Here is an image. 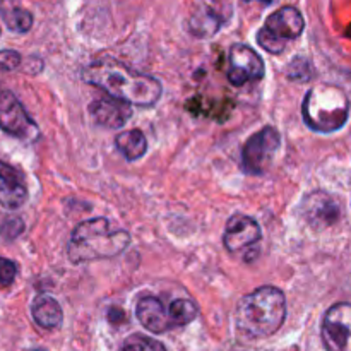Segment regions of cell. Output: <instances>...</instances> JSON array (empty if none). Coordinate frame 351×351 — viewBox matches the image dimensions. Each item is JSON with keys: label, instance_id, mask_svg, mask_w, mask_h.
Segmentation results:
<instances>
[{"label": "cell", "instance_id": "obj_1", "mask_svg": "<svg viewBox=\"0 0 351 351\" xmlns=\"http://www.w3.org/2000/svg\"><path fill=\"white\" fill-rule=\"evenodd\" d=\"M84 81L134 106H153L163 91L161 82L153 75L130 71L112 57L91 62L84 71Z\"/></svg>", "mask_w": 351, "mask_h": 351}, {"label": "cell", "instance_id": "obj_2", "mask_svg": "<svg viewBox=\"0 0 351 351\" xmlns=\"http://www.w3.org/2000/svg\"><path fill=\"white\" fill-rule=\"evenodd\" d=\"M287 319V298L280 288L261 287L239 302L237 329L243 336L263 339L273 336Z\"/></svg>", "mask_w": 351, "mask_h": 351}, {"label": "cell", "instance_id": "obj_3", "mask_svg": "<svg viewBox=\"0 0 351 351\" xmlns=\"http://www.w3.org/2000/svg\"><path fill=\"white\" fill-rule=\"evenodd\" d=\"M129 243L130 235L125 230H110L108 219L93 218L75 226L67 254L72 263L108 259L122 254Z\"/></svg>", "mask_w": 351, "mask_h": 351}, {"label": "cell", "instance_id": "obj_4", "mask_svg": "<svg viewBox=\"0 0 351 351\" xmlns=\"http://www.w3.org/2000/svg\"><path fill=\"white\" fill-rule=\"evenodd\" d=\"M350 101L343 89L332 84H317L305 95L302 115L312 130L331 134L341 129L348 120Z\"/></svg>", "mask_w": 351, "mask_h": 351}, {"label": "cell", "instance_id": "obj_5", "mask_svg": "<svg viewBox=\"0 0 351 351\" xmlns=\"http://www.w3.org/2000/svg\"><path fill=\"white\" fill-rule=\"evenodd\" d=\"M305 21L300 10L287 5L267 17L263 29L257 33V43L269 53H281L290 41L304 33Z\"/></svg>", "mask_w": 351, "mask_h": 351}, {"label": "cell", "instance_id": "obj_6", "mask_svg": "<svg viewBox=\"0 0 351 351\" xmlns=\"http://www.w3.org/2000/svg\"><path fill=\"white\" fill-rule=\"evenodd\" d=\"M281 137L274 127H264L243 144L242 168L250 175H263L280 149Z\"/></svg>", "mask_w": 351, "mask_h": 351}, {"label": "cell", "instance_id": "obj_7", "mask_svg": "<svg viewBox=\"0 0 351 351\" xmlns=\"http://www.w3.org/2000/svg\"><path fill=\"white\" fill-rule=\"evenodd\" d=\"M321 336L328 351H351V304L341 302L326 312Z\"/></svg>", "mask_w": 351, "mask_h": 351}, {"label": "cell", "instance_id": "obj_8", "mask_svg": "<svg viewBox=\"0 0 351 351\" xmlns=\"http://www.w3.org/2000/svg\"><path fill=\"white\" fill-rule=\"evenodd\" d=\"M0 129L26 141L38 136V125L10 91H0Z\"/></svg>", "mask_w": 351, "mask_h": 351}, {"label": "cell", "instance_id": "obj_9", "mask_svg": "<svg viewBox=\"0 0 351 351\" xmlns=\"http://www.w3.org/2000/svg\"><path fill=\"white\" fill-rule=\"evenodd\" d=\"M264 75V62L250 47L237 43L228 53V81L233 86H243L259 81Z\"/></svg>", "mask_w": 351, "mask_h": 351}, {"label": "cell", "instance_id": "obj_10", "mask_svg": "<svg viewBox=\"0 0 351 351\" xmlns=\"http://www.w3.org/2000/svg\"><path fill=\"white\" fill-rule=\"evenodd\" d=\"M132 106L134 105L123 99L108 95L106 98L95 99L89 105V113L98 125L106 127V129H120L132 115Z\"/></svg>", "mask_w": 351, "mask_h": 351}, {"label": "cell", "instance_id": "obj_11", "mask_svg": "<svg viewBox=\"0 0 351 351\" xmlns=\"http://www.w3.org/2000/svg\"><path fill=\"white\" fill-rule=\"evenodd\" d=\"M261 240V226L256 219L243 215H235L228 219L223 242L228 252H239Z\"/></svg>", "mask_w": 351, "mask_h": 351}, {"label": "cell", "instance_id": "obj_12", "mask_svg": "<svg viewBox=\"0 0 351 351\" xmlns=\"http://www.w3.org/2000/svg\"><path fill=\"white\" fill-rule=\"evenodd\" d=\"M26 199L27 189L24 175L12 165L0 161V204L5 209H19Z\"/></svg>", "mask_w": 351, "mask_h": 351}, {"label": "cell", "instance_id": "obj_13", "mask_svg": "<svg viewBox=\"0 0 351 351\" xmlns=\"http://www.w3.org/2000/svg\"><path fill=\"white\" fill-rule=\"evenodd\" d=\"M304 213L307 216L308 223L312 226H317V228L335 225L339 219V215H341L338 202L322 191L314 192V194L305 199Z\"/></svg>", "mask_w": 351, "mask_h": 351}, {"label": "cell", "instance_id": "obj_14", "mask_svg": "<svg viewBox=\"0 0 351 351\" xmlns=\"http://www.w3.org/2000/svg\"><path fill=\"white\" fill-rule=\"evenodd\" d=\"M136 315L141 324L151 332H167L168 329L175 328L170 319V312L165 308L163 302L156 297H144L137 302Z\"/></svg>", "mask_w": 351, "mask_h": 351}, {"label": "cell", "instance_id": "obj_15", "mask_svg": "<svg viewBox=\"0 0 351 351\" xmlns=\"http://www.w3.org/2000/svg\"><path fill=\"white\" fill-rule=\"evenodd\" d=\"M31 314L34 322L43 329H55L64 321V312L58 302L48 295H40L31 305Z\"/></svg>", "mask_w": 351, "mask_h": 351}, {"label": "cell", "instance_id": "obj_16", "mask_svg": "<svg viewBox=\"0 0 351 351\" xmlns=\"http://www.w3.org/2000/svg\"><path fill=\"white\" fill-rule=\"evenodd\" d=\"M221 17L209 5H201L192 12L189 19V31L197 38H211L221 27Z\"/></svg>", "mask_w": 351, "mask_h": 351}, {"label": "cell", "instance_id": "obj_17", "mask_svg": "<svg viewBox=\"0 0 351 351\" xmlns=\"http://www.w3.org/2000/svg\"><path fill=\"white\" fill-rule=\"evenodd\" d=\"M0 16L14 33H27L33 26V14L17 5L16 0H0Z\"/></svg>", "mask_w": 351, "mask_h": 351}, {"label": "cell", "instance_id": "obj_18", "mask_svg": "<svg viewBox=\"0 0 351 351\" xmlns=\"http://www.w3.org/2000/svg\"><path fill=\"white\" fill-rule=\"evenodd\" d=\"M115 144L120 153L123 154V158L129 161L141 160L147 151L146 136L139 129L125 130V132L119 134L115 139Z\"/></svg>", "mask_w": 351, "mask_h": 351}, {"label": "cell", "instance_id": "obj_19", "mask_svg": "<svg viewBox=\"0 0 351 351\" xmlns=\"http://www.w3.org/2000/svg\"><path fill=\"white\" fill-rule=\"evenodd\" d=\"M168 312H170V319L173 322V326H187L197 317L199 308L197 305L192 300H187V298H178V300L171 302L170 307H168Z\"/></svg>", "mask_w": 351, "mask_h": 351}, {"label": "cell", "instance_id": "obj_20", "mask_svg": "<svg viewBox=\"0 0 351 351\" xmlns=\"http://www.w3.org/2000/svg\"><path fill=\"white\" fill-rule=\"evenodd\" d=\"M122 351H167L163 343L144 335H132L123 341Z\"/></svg>", "mask_w": 351, "mask_h": 351}, {"label": "cell", "instance_id": "obj_21", "mask_svg": "<svg viewBox=\"0 0 351 351\" xmlns=\"http://www.w3.org/2000/svg\"><path fill=\"white\" fill-rule=\"evenodd\" d=\"M288 77L291 79V81H300V82H305V81H311L312 77V69H311V64H308L305 58H293V60L290 62V67H288Z\"/></svg>", "mask_w": 351, "mask_h": 351}, {"label": "cell", "instance_id": "obj_22", "mask_svg": "<svg viewBox=\"0 0 351 351\" xmlns=\"http://www.w3.org/2000/svg\"><path fill=\"white\" fill-rule=\"evenodd\" d=\"M23 230H24L23 219L12 218L2 223V226H0V235L7 240H14L16 237H19L21 233H23Z\"/></svg>", "mask_w": 351, "mask_h": 351}, {"label": "cell", "instance_id": "obj_23", "mask_svg": "<svg viewBox=\"0 0 351 351\" xmlns=\"http://www.w3.org/2000/svg\"><path fill=\"white\" fill-rule=\"evenodd\" d=\"M21 65V55L16 50L0 51V72H10Z\"/></svg>", "mask_w": 351, "mask_h": 351}, {"label": "cell", "instance_id": "obj_24", "mask_svg": "<svg viewBox=\"0 0 351 351\" xmlns=\"http://www.w3.org/2000/svg\"><path fill=\"white\" fill-rule=\"evenodd\" d=\"M17 274V266L12 261L5 259V257H0V285L7 287V285H12V281L16 280Z\"/></svg>", "mask_w": 351, "mask_h": 351}, {"label": "cell", "instance_id": "obj_25", "mask_svg": "<svg viewBox=\"0 0 351 351\" xmlns=\"http://www.w3.org/2000/svg\"><path fill=\"white\" fill-rule=\"evenodd\" d=\"M245 2H250V0H245ZM259 2H263V3H271V2H273V0H259Z\"/></svg>", "mask_w": 351, "mask_h": 351}, {"label": "cell", "instance_id": "obj_26", "mask_svg": "<svg viewBox=\"0 0 351 351\" xmlns=\"http://www.w3.org/2000/svg\"><path fill=\"white\" fill-rule=\"evenodd\" d=\"M346 36H350V38H351V26H350V29L346 31Z\"/></svg>", "mask_w": 351, "mask_h": 351}, {"label": "cell", "instance_id": "obj_27", "mask_svg": "<svg viewBox=\"0 0 351 351\" xmlns=\"http://www.w3.org/2000/svg\"><path fill=\"white\" fill-rule=\"evenodd\" d=\"M34 351H45V350H34Z\"/></svg>", "mask_w": 351, "mask_h": 351}]
</instances>
